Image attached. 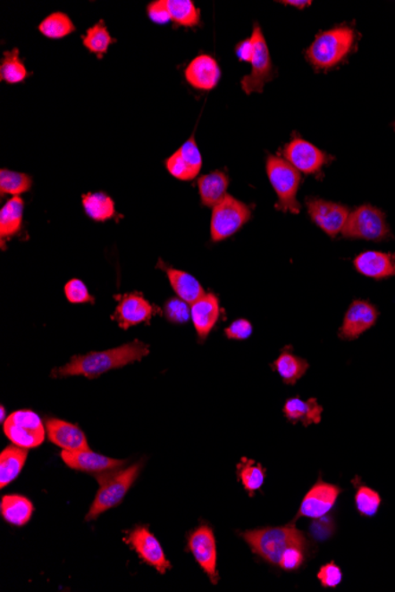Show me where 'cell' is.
<instances>
[{"label": "cell", "mask_w": 395, "mask_h": 592, "mask_svg": "<svg viewBox=\"0 0 395 592\" xmlns=\"http://www.w3.org/2000/svg\"><path fill=\"white\" fill-rule=\"evenodd\" d=\"M356 505L358 513L364 517H374L382 505V498L374 489L365 485L357 486Z\"/></svg>", "instance_id": "8d00e7d4"}, {"label": "cell", "mask_w": 395, "mask_h": 592, "mask_svg": "<svg viewBox=\"0 0 395 592\" xmlns=\"http://www.w3.org/2000/svg\"><path fill=\"white\" fill-rule=\"evenodd\" d=\"M82 206L88 217L97 222L107 221L116 214L114 200L104 192L82 196Z\"/></svg>", "instance_id": "f546056e"}, {"label": "cell", "mask_w": 395, "mask_h": 592, "mask_svg": "<svg viewBox=\"0 0 395 592\" xmlns=\"http://www.w3.org/2000/svg\"><path fill=\"white\" fill-rule=\"evenodd\" d=\"M266 174L277 195L276 208L283 213L298 214L301 204L298 192L301 186V174L287 160L270 155L266 159Z\"/></svg>", "instance_id": "5b68a950"}, {"label": "cell", "mask_w": 395, "mask_h": 592, "mask_svg": "<svg viewBox=\"0 0 395 592\" xmlns=\"http://www.w3.org/2000/svg\"><path fill=\"white\" fill-rule=\"evenodd\" d=\"M24 200L21 196H13L0 211V239L2 246L5 239L16 236L23 226Z\"/></svg>", "instance_id": "4316f807"}, {"label": "cell", "mask_w": 395, "mask_h": 592, "mask_svg": "<svg viewBox=\"0 0 395 592\" xmlns=\"http://www.w3.org/2000/svg\"><path fill=\"white\" fill-rule=\"evenodd\" d=\"M189 550L198 564L210 577L211 582L217 584V543L210 526L201 525L189 536Z\"/></svg>", "instance_id": "4fadbf2b"}, {"label": "cell", "mask_w": 395, "mask_h": 592, "mask_svg": "<svg viewBox=\"0 0 395 592\" xmlns=\"http://www.w3.org/2000/svg\"><path fill=\"white\" fill-rule=\"evenodd\" d=\"M251 219V208L247 204L232 196L224 199L212 208L211 239L214 243L229 239Z\"/></svg>", "instance_id": "52a82bcc"}, {"label": "cell", "mask_w": 395, "mask_h": 592, "mask_svg": "<svg viewBox=\"0 0 395 592\" xmlns=\"http://www.w3.org/2000/svg\"><path fill=\"white\" fill-rule=\"evenodd\" d=\"M159 266L160 269H163L166 272L168 281H170L171 287L173 288L178 297L189 303V305H192L193 303L206 294L196 277L189 275L188 272L181 271V270L170 268L161 259Z\"/></svg>", "instance_id": "603a6c76"}, {"label": "cell", "mask_w": 395, "mask_h": 592, "mask_svg": "<svg viewBox=\"0 0 395 592\" xmlns=\"http://www.w3.org/2000/svg\"><path fill=\"white\" fill-rule=\"evenodd\" d=\"M342 577L341 569L334 562L322 566L317 573V579L325 589H334L339 587L342 582Z\"/></svg>", "instance_id": "60d3db41"}, {"label": "cell", "mask_w": 395, "mask_h": 592, "mask_svg": "<svg viewBox=\"0 0 395 592\" xmlns=\"http://www.w3.org/2000/svg\"><path fill=\"white\" fill-rule=\"evenodd\" d=\"M342 235L349 239L376 241V243L392 238L385 213L372 204H362L350 212Z\"/></svg>", "instance_id": "8992f818"}, {"label": "cell", "mask_w": 395, "mask_h": 592, "mask_svg": "<svg viewBox=\"0 0 395 592\" xmlns=\"http://www.w3.org/2000/svg\"><path fill=\"white\" fill-rule=\"evenodd\" d=\"M306 204L310 218L325 235L335 238L342 233L350 214L349 207L317 197H308Z\"/></svg>", "instance_id": "30bf717a"}, {"label": "cell", "mask_w": 395, "mask_h": 592, "mask_svg": "<svg viewBox=\"0 0 395 592\" xmlns=\"http://www.w3.org/2000/svg\"><path fill=\"white\" fill-rule=\"evenodd\" d=\"M141 466V463H134L126 470L114 471L112 477L109 475L112 472L97 475L100 489L91 504L86 521H95L105 511L118 506L137 480Z\"/></svg>", "instance_id": "277c9868"}, {"label": "cell", "mask_w": 395, "mask_h": 592, "mask_svg": "<svg viewBox=\"0 0 395 592\" xmlns=\"http://www.w3.org/2000/svg\"><path fill=\"white\" fill-rule=\"evenodd\" d=\"M243 537L252 553L259 555L269 564H280L282 554L296 544H307L306 536L294 524L281 528H265L244 532Z\"/></svg>", "instance_id": "7a4b0ae2"}, {"label": "cell", "mask_w": 395, "mask_h": 592, "mask_svg": "<svg viewBox=\"0 0 395 592\" xmlns=\"http://www.w3.org/2000/svg\"><path fill=\"white\" fill-rule=\"evenodd\" d=\"M341 488L339 486L327 484L318 479V481L303 498L301 506L296 519L299 517L317 519L324 517L331 513L338 500Z\"/></svg>", "instance_id": "2e32d148"}, {"label": "cell", "mask_w": 395, "mask_h": 592, "mask_svg": "<svg viewBox=\"0 0 395 592\" xmlns=\"http://www.w3.org/2000/svg\"><path fill=\"white\" fill-rule=\"evenodd\" d=\"M282 4H285V5L298 7V9L299 10L305 9V7L312 5V2H309V0H284V2H282Z\"/></svg>", "instance_id": "bcb514c9"}, {"label": "cell", "mask_w": 395, "mask_h": 592, "mask_svg": "<svg viewBox=\"0 0 395 592\" xmlns=\"http://www.w3.org/2000/svg\"><path fill=\"white\" fill-rule=\"evenodd\" d=\"M115 299L118 301V306L112 315V320L124 330L138 324H149L155 315V306L139 292L115 296Z\"/></svg>", "instance_id": "7c38bea8"}, {"label": "cell", "mask_w": 395, "mask_h": 592, "mask_svg": "<svg viewBox=\"0 0 395 592\" xmlns=\"http://www.w3.org/2000/svg\"><path fill=\"white\" fill-rule=\"evenodd\" d=\"M29 74L23 60L20 56V50L17 47L10 51H5L0 62V79L7 84H18L24 82Z\"/></svg>", "instance_id": "1f68e13d"}, {"label": "cell", "mask_w": 395, "mask_h": 592, "mask_svg": "<svg viewBox=\"0 0 395 592\" xmlns=\"http://www.w3.org/2000/svg\"><path fill=\"white\" fill-rule=\"evenodd\" d=\"M115 42L116 39L109 34L104 21H100L94 27L88 29L86 35L82 36L83 46L89 50V53L97 54L98 60L104 58L105 54L108 53L109 46Z\"/></svg>", "instance_id": "4dcf8cb0"}, {"label": "cell", "mask_w": 395, "mask_h": 592, "mask_svg": "<svg viewBox=\"0 0 395 592\" xmlns=\"http://www.w3.org/2000/svg\"><path fill=\"white\" fill-rule=\"evenodd\" d=\"M164 315L172 324L182 325L191 320V306L179 297L171 298L164 303Z\"/></svg>", "instance_id": "74e56055"}, {"label": "cell", "mask_w": 395, "mask_h": 592, "mask_svg": "<svg viewBox=\"0 0 395 592\" xmlns=\"http://www.w3.org/2000/svg\"><path fill=\"white\" fill-rule=\"evenodd\" d=\"M175 28H195L200 23V10L192 0H167Z\"/></svg>", "instance_id": "d6a6232c"}, {"label": "cell", "mask_w": 395, "mask_h": 592, "mask_svg": "<svg viewBox=\"0 0 395 592\" xmlns=\"http://www.w3.org/2000/svg\"><path fill=\"white\" fill-rule=\"evenodd\" d=\"M308 551L309 543L296 544V546H292L284 551L278 566L283 569L284 571H296V570L301 569L303 564H305Z\"/></svg>", "instance_id": "f35d334b"}, {"label": "cell", "mask_w": 395, "mask_h": 592, "mask_svg": "<svg viewBox=\"0 0 395 592\" xmlns=\"http://www.w3.org/2000/svg\"><path fill=\"white\" fill-rule=\"evenodd\" d=\"M64 295L72 304H84V303H94L95 299L88 290L87 285L82 280L74 278L69 280L64 287Z\"/></svg>", "instance_id": "ab89813d"}, {"label": "cell", "mask_w": 395, "mask_h": 592, "mask_svg": "<svg viewBox=\"0 0 395 592\" xmlns=\"http://www.w3.org/2000/svg\"><path fill=\"white\" fill-rule=\"evenodd\" d=\"M38 30L44 38L62 39L76 31L74 21L64 13H53L44 18L38 25Z\"/></svg>", "instance_id": "836d02e7"}, {"label": "cell", "mask_w": 395, "mask_h": 592, "mask_svg": "<svg viewBox=\"0 0 395 592\" xmlns=\"http://www.w3.org/2000/svg\"><path fill=\"white\" fill-rule=\"evenodd\" d=\"M32 178L29 174L10 170L0 171V193L2 196H20L30 191Z\"/></svg>", "instance_id": "d590c367"}, {"label": "cell", "mask_w": 395, "mask_h": 592, "mask_svg": "<svg viewBox=\"0 0 395 592\" xmlns=\"http://www.w3.org/2000/svg\"><path fill=\"white\" fill-rule=\"evenodd\" d=\"M4 433L18 447H38L46 440V429L42 419L29 409L13 412L3 423Z\"/></svg>", "instance_id": "ba28073f"}, {"label": "cell", "mask_w": 395, "mask_h": 592, "mask_svg": "<svg viewBox=\"0 0 395 592\" xmlns=\"http://www.w3.org/2000/svg\"><path fill=\"white\" fill-rule=\"evenodd\" d=\"M221 304L217 296L205 294L191 305V320L199 341L203 342L214 330L221 317Z\"/></svg>", "instance_id": "44dd1931"}, {"label": "cell", "mask_w": 395, "mask_h": 592, "mask_svg": "<svg viewBox=\"0 0 395 592\" xmlns=\"http://www.w3.org/2000/svg\"><path fill=\"white\" fill-rule=\"evenodd\" d=\"M46 429L49 440L63 451L75 452L89 449L86 434L79 426L60 419H47Z\"/></svg>", "instance_id": "d6986e66"}, {"label": "cell", "mask_w": 395, "mask_h": 592, "mask_svg": "<svg viewBox=\"0 0 395 592\" xmlns=\"http://www.w3.org/2000/svg\"><path fill=\"white\" fill-rule=\"evenodd\" d=\"M332 532H334V522L328 517L317 518L312 526V533L316 539H327Z\"/></svg>", "instance_id": "ee69618b"}, {"label": "cell", "mask_w": 395, "mask_h": 592, "mask_svg": "<svg viewBox=\"0 0 395 592\" xmlns=\"http://www.w3.org/2000/svg\"><path fill=\"white\" fill-rule=\"evenodd\" d=\"M379 318L378 309L367 301L357 299L349 305L339 330V338L345 341H353L374 327Z\"/></svg>", "instance_id": "5bb4252c"}, {"label": "cell", "mask_w": 395, "mask_h": 592, "mask_svg": "<svg viewBox=\"0 0 395 592\" xmlns=\"http://www.w3.org/2000/svg\"><path fill=\"white\" fill-rule=\"evenodd\" d=\"M237 475L250 496H254L255 492L265 485L266 477L265 467L247 458L241 459Z\"/></svg>", "instance_id": "e575fe53"}, {"label": "cell", "mask_w": 395, "mask_h": 592, "mask_svg": "<svg viewBox=\"0 0 395 592\" xmlns=\"http://www.w3.org/2000/svg\"><path fill=\"white\" fill-rule=\"evenodd\" d=\"M283 413L288 421L301 422L303 426L308 427L321 422L324 408L316 398L302 400L299 397H291L285 402Z\"/></svg>", "instance_id": "cb8c5ba5"}, {"label": "cell", "mask_w": 395, "mask_h": 592, "mask_svg": "<svg viewBox=\"0 0 395 592\" xmlns=\"http://www.w3.org/2000/svg\"><path fill=\"white\" fill-rule=\"evenodd\" d=\"M250 38L255 46V56L251 62L252 71L250 74L241 79L240 86L247 95L261 94L265 90V84L273 79V65L268 43L258 23H254Z\"/></svg>", "instance_id": "9c48e42d"}, {"label": "cell", "mask_w": 395, "mask_h": 592, "mask_svg": "<svg viewBox=\"0 0 395 592\" xmlns=\"http://www.w3.org/2000/svg\"><path fill=\"white\" fill-rule=\"evenodd\" d=\"M252 324L247 320H237L233 321L229 328H226L225 335L230 339H237V341H244L252 335Z\"/></svg>", "instance_id": "7bdbcfd3"}, {"label": "cell", "mask_w": 395, "mask_h": 592, "mask_svg": "<svg viewBox=\"0 0 395 592\" xmlns=\"http://www.w3.org/2000/svg\"><path fill=\"white\" fill-rule=\"evenodd\" d=\"M236 54L240 62L251 63L255 56V46L251 38L241 40L236 46Z\"/></svg>", "instance_id": "f6af8a7d"}, {"label": "cell", "mask_w": 395, "mask_h": 592, "mask_svg": "<svg viewBox=\"0 0 395 592\" xmlns=\"http://www.w3.org/2000/svg\"><path fill=\"white\" fill-rule=\"evenodd\" d=\"M126 540L142 561L158 570L160 573H164L172 568L159 540L144 526H139L128 533Z\"/></svg>", "instance_id": "9a60e30c"}, {"label": "cell", "mask_w": 395, "mask_h": 592, "mask_svg": "<svg viewBox=\"0 0 395 592\" xmlns=\"http://www.w3.org/2000/svg\"><path fill=\"white\" fill-rule=\"evenodd\" d=\"M149 354V346L141 341H133L118 348L105 352L88 353L86 355L72 356L63 367L54 369L53 378H68V376H84L87 379H97L113 369L141 361Z\"/></svg>", "instance_id": "6da1fadb"}, {"label": "cell", "mask_w": 395, "mask_h": 592, "mask_svg": "<svg viewBox=\"0 0 395 592\" xmlns=\"http://www.w3.org/2000/svg\"><path fill=\"white\" fill-rule=\"evenodd\" d=\"M356 34L349 27H338L321 32L307 50V57L314 68L328 71L345 60L353 47Z\"/></svg>", "instance_id": "3957f363"}, {"label": "cell", "mask_w": 395, "mask_h": 592, "mask_svg": "<svg viewBox=\"0 0 395 592\" xmlns=\"http://www.w3.org/2000/svg\"><path fill=\"white\" fill-rule=\"evenodd\" d=\"M61 458L71 470L95 475L114 472L126 463L124 460L97 454V453L91 452L90 449L75 452L63 451L61 453Z\"/></svg>", "instance_id": "ac0fdd59"}, {"label": "cell", "mask_w": 395, "mask_h": 592, "mask_svg": "<svg viewBox=\"0 0 395 592\" xmlns=\"http://www.w3.org/2000/svg\"><path fill=\"white\" fill-rule=\"evenodd\" d=\"M0 420H2L3 423L6 420L5 419V408H4L3 405H2V408H0Z\"/></svg>", "instance_id": "7dc6e473"}, {"label": "cell", "mask_w": 395, "mask_h": 592, "mask_svg": "<svg viewBox=\"0 0 395 592\" xmlns=\"http://www.w3.org/2000/svg\"><path fill=\"white\" fill-rule=\"evenodd\" d=\"M28 458V449L9 446L0 454V488H6L17 479Z\"/></svg>", "instance_id": "83f0119b"}, {"label": "cell", "mask_w": 395, "mask_h": 592, "mask_svg": "<svg viewBox=\"0 0 395 592\" xmlns=\"http://www.w3.org/2000/svg\"><path fill=\"white\" fill-rule=\"evenodd\" d=\"M273 371L281 376L285 385L294 386L306 375L309 363L303 358L292 354L290 346L281 353L280 357L272 364Z\"/></svg>", "instance_id": "484cf974"}, {"label": "cell", "mask_w": 395, "mask_h": 592, "mask_svg": "<svg viewBox=\"0 0 395 592\" xmlns=\"http://www.w3.org/2000/svg\"><path fill=\"white\" fill-rule=\"evenodd\" d=\"M282 155L292 167L303 174L320 173L322 168L331 161V156L325 154L316 146L298 137L292 138L285 146Z\"/></svg>", "instance_id": "8fae6325"}, {"label": "cell", "mask_w": 395, "mask_h": 592, "mask_svg": "<svg viewBox=\"0 0 395 592\" xmlns=\"http://www.w3.org/2000/svg\"><path fill=\"white\" fill-rule=\"evenodd\" d=\"M164 166L168 173L178 180L191 181L196 179L203 167V159L195 137L189 138L177 152L164 161Z\"/></svg>", "instance_id": "e0dca14e"}, {"label": "cell", "mask_w": 395, "mask_h": 592, "mask_svg": "<svg viewBox=\"0 0 395 592\" xmlns=\"http://www.w3.org/2000/svg\"><path fill=\"white\" fill-rule=\"evenodd\" d=\"M230 179L224 171H215L210 174L203 175L198 180L201 204L206 207L214 208L228 196Z\"/></svg>", "instance_id": "d4e9b609"}, {"label": "cell", "mask_w": 395, "mask_h": 592, "mask_svg": "<svg viewBox=\"0 0 395 592\" xmlns=\"http://www.w3.org/2000/svg\"><path fill=\"white\" fill-rule=\"evenodd\" d=\"M0 513L4 521L13 526H23L30 521L34 505L30 500L21 496H3Z\"/></svg>", "instance_id": "f1b7e54d"}, {"label": "cell", "mask_w": 395, "mask_h": 592, "mask_svg": "<svg viewBox=\"0 0 395 592\" xmlns=\"http://www.w3.org/2000/svg\"><path fill=\"white\" fill-rule=\"evenodd\" d=\"M147 16L156 25L171 23L172 18L167 0H155L147 5Z\"/></svg>", "instance_id": "b9f144b4"}, {"label": "cell", "mask_w": 395, "mask_h": 592, "mask_svg": "<svg viewBox=\"0 0 395 592\" xmlns=\"http://www.w3.org/2000/svg\"><path fill=\"white\" fill-rule=\"evenodd\" d=\"M221 68L218 62L210 54H201L193 58L185 69V79L189 86L198 90L208 91L214 89L221 79Z\"/></svg>", "instance_id": "ffe728a7"}, {"label": "cell", "mask_w": 395, "mask_h": 592, "mask_svg": "<svg viewBox=\"0 0 395 592\" xmlns=\"http://www.w3.org/2000/svg\"><path fill=\"white\" fill-rule=\"evenodd\" d=\"M354 268L360 275L375 280L395 277V254L367 251L357 255Z\"/></svg>", "instance_id": "7402d4cb"}]
</instances>
